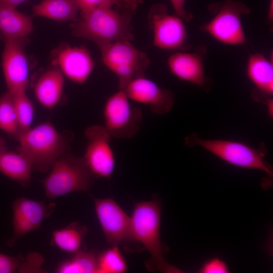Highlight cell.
Here are the masks:
<instances>
[{"label": "cell", "instance_id": "9a60e30c", "mask_svg": "<svg viewBox=\"0 0 273 273\" xmlns=\"http://www.w3.org/2000/svg\"><path fill=\"white\" fill-rule=\"evenodd\" d=\"M52 62L68 78L79 84L86 81L94 68L93 60L87 49L66 44L55 51Z\"/></svg>", "mask_w": 273, "mask_h": 273}, {"label": "cell", "instance_id": "5bb4252c", "mask_svg": "<svg viewBox=\"0 0 273 273\" xmlns=\"http://www.w3.org/2000/svg\"><path fill=\"white\" fill-rule=\"evenodd\" d=\"M123 90L130 100L149 106L156 114L168 113L174 104L172 91L159 86L144 75L131 80Z\"/></svg>", "mask_w": 273, "mask_h": 273}, {"label": "cell", "instance_id": "1f68e13d", "mask_svg": "<svg viewBox=\"0 0 273 273\" xmlns=\"http://www.w3.org/2000/svg\"><path fill=\"white\" fill-rule=\"evenodd\" d=\"M123 7L131 13H134L143 0H121Z\"/></svg>", "mask_w": 273, "mask_h": 273}, {"label": "cell", "instance_id": "4316f807", "mask_svg": "<svg viewBox=\"0 0 273 273\" xmlns=\"http://www.w3.org/2000/svg\"><path fill=\"white\" fill-rule=\"evenodd\" d=\"M81 11V15L102 6L123 7L121 0H75Z\"/></svg>", "mask_w": 273, "mask_h": 273}, {"label": "cell", "instance_id": "4fadbf2b", "mask_svg": "<svg viewBox=\"0 0 273 273\" xmlns=\"http://www.w3.org/2000/svg\"><path fill=\"white\" fill-rule=\"evenodd\" d=\"M97 218L106 240L112 245L130 240V217L111 198L92 197Z\"/></svg>", "mask_w": 273, "mask_h": 273}, {"label": "cell", "instance_id": "cb8c5ba5", "mask_svg": "<svg viewBox=\"0 0 273 273\" xmlns=\"http://www.w3.org/2000/svg\"><path fill=\"white\" fill-rule=\"evenodd\" d=\"M0 129L15 138L19 133L14 96L9 91L0 97Z\"/></svg>", "mask_w": 273, "mask_h": 273}, {"label": "cell", "instance_id": "7a4b0ae2", "mask_svg": "<svg viewBox=\"0 0 273 273\" xmlns=\"http://www.w3.org/2000/svg\"><path fill=\"white\" fill-rule=\"evenodd\" d=\"M131 12L120 13L110 6H102L82 15L72 24V33L89 39L98 47L111 42L133 39L130 21Z\"/></svg>", "mask_w": 273, "mask_h": 273}, {"label": "cell", "instance_id": "836d02e7", "mask_svg": "<svg viewBox=\"0 0 273 273\" xmlns=\"http://www.w3.org/2000/svg\"><path fill=\"white\" fill-rule=\"evenodd\" d=\"M264 103L267 106V113L270 117H272L273 116V100L271 98L267 99Z\"/></svg>", "mask_w": 273, "mask_h": 273}, {"label": "cell", "instance_id": "4dcf8cb0", "mask_svg": "<svg viewBox=\"0 0 273 273\" xmlns=\"http://www.w3.org/2000/svg\"><path fill=\"white\" fill-rule=\"evenodd\" d=\"M175 14L180 17L184 21L188 22L193 17L192 13L188 11L185 8L186 0H169Z\"/></svg>", "mask_w": 273, "mask_h": 273}, {"label": "cell", "instance_id": "6da1fadb", "mask_svg": "<svg viewBox=\"0 0 273 273\" xmlns=\"http://www.w3.org/2000/svg\"><path fill=\"white\" fill-rule=\"evenodd\" d=\"M161 206L159 200L136 203L130 217V240L140 243L151 257L145 264L150 271L180 272L165 259L160 235Z\"/></svg>", "mask_w": 273, "mask_h": 273}, {"label": "cell", "instance_id": "e0dca14e", "mask_svg": "<svg viewBox=\"0 0 273 273\" xmlns=\"http://www.w3.org/2000/svg\"><path fill=\"white\" fill-rule=\"evenodd\" d=\"M271 56L268 58L260 53L251 54L246 66V76L256 90L263 95L264 102L273 94V59Z\"/></svg>", "mask_w": 273, "mask_h": 273}, {"label": "cell", "instance_id": "30bf717a", "mask_svg": "<svg viewBox=\"0 0 273 273\" xmlns=\"http://www.w3.org/2000/svg\"><path fill=\"white\" fill-rule=\"evenodd\" d=\"M87 145L84 161L96 178H109L115 166V159L111 146V136L103 125H93L84 131Z\"/></svg>", "mask_w": 273, "mask_h": 273}, {"label": "cell", "instance_id": "d590c367", "mask_svg": "<svg viewBox=\"0 0 273 273\" xmlns=\"http://www.w3.org/2000/svg\"><path fill=\"white\" fill-rule=\"evenodd\" d=\"M6 149L7 148L5 141L0 139V152Z\"/></svg>", "mask_w": 273, "mask_h": 273}, {"label": "cell", "instance_id": "d4e9b609", "mask_svg": "<svg viewBox=\"0 0 273 273\" xmlns=\"http://www.w3.org/2000/svg\"><path fill=\"white\" fill-rule=\"evenodd\" d=\"M127 269L126 262L118 246L113 245L98 254L97 273H123Z\"/></svg>", "mask_w": 273, "mask_h": 273}, {"label": "cell", "instance_id": "603a6c76", "mask_svg": "<svg viewBox=\"0 0 273 273\" xmlns=\"http://www.w3.org/2000/svg\"><path fill=\"white\" fill-rule=\"evenodd\" d=\"M98 254L94 251L82 250L73 253V256L56 267L59 273H97Z\"/></svg>", "mask_w": 273, "mask_h": 273}, {"label": "cell", "instance_id": "83f0119b", "mask_svg": "<svg viewBox=\"0 0 273 273\" xmlns=\"http://www.w3.org/2000/svg\"><path fill=\"white\" fill-rule=\"evenodd\" d=\"M24 258L22 254L9 256L0 253V273H12L18 270Z\"/></svg>", "mask_w": 273, "mask_h": 273}, {"label": "cell", "instance_id": "44dd1931", "mask_svg": "<svg viewBox=\"0 0 273 273\" xmlns=\"http://www.w3.org/2000/svg\"><path fill=\"white\" fill-rule=\"evenodd\" d=\"M79 10L75 0H42L32 8L33 15L60 22L77 21Z\"/></svg>", "mask_w": 273, "mask_h": 273}, {"label": "cell", "instance_id": "2e32d148", "mask_svg": "<svg viewBox=\"0 0 273 273\" xmlns=\"http://www.w3.org/2000/svg\"><path fill=\"white\" fill-rule=\"evenodd\" d=\"M205 52L204 47H199L192 53L176 51L167 60L170 72L178 79L206 90L210 80L205 75L204 55Z\"/></svg>", "mask_w": 273, "mask_h": 273}, {"label": "cell", "instance_id": "484cf974", "mask_svg": "<svg viewBox=\"0 0 273 273\" xmlns=\"http://www.w3.org/2000/svg\"><path fill=\"white\" fill-rule=\"evenodd\" d=\"M12 93L14 96L19 126V134L31 127L34 117V106L27 96L26 90H21Z\"/></svg>", "mask_w": 273, "mask_h": 273}, {"label": "cell", "instance_id": "52a82bcc", "mask_svg": "<svg viewBox=\"0 0 273 273\" xmlns=\"http://www.w3.org/2000/svg\"><path fill=\"white\" fill-rule=\"evenodd\" d=\"M99 48L103 63L117 76L120 89H123L133 79L144 75L150 63L145 53L138 50L129 40H118Z\"/></svg>", "mask_w": 273, "mask_h": 273}, {"label": "cell", "instance_id": "ba28073f", "mask_svg": "<svg viewBox=\"0 0 273 273\" xmlns=\"http://www.w3.org/2000/svg\"><path fill=\"white\" fill-rule=\"evenodd\" d=\"M104 125L112 138L131 139L141 128L143 120L141 111L131 105L123 89L108 98L103 110Z\"/></svg>", "mask_w": 273, "mask_h": 273}, {"label": "cell", "instance_id": "277c9868", "mask_svg": "<svg viewBox=\"0 0 273 273\" xmlns=\"http://www.w3.org/2000/svg\"><path fill=\"white\" fill-rule=\"evenodd\" d=\"M184 141L189 147H200L233 166L259 170L272 176V168L265 159L267 150L264 145L255 149L237 141L200 138L195 133L186 137Z\"/></svg>", "mask_w": 273, "mask_h": 273}, {"label": "cell", "instance_id": "8992f818", "mask_svg": "<svg viewBox=\"0 0 273 273\" xmlns=\"http://www.w3.org/2000/svg\"><path fill=\"white\" fill-rule=\"evenodd\" d=\"M208 11L214 17L203 25L201 30L218 41L228 45L244 44L246 37L241 20L250 9L237 0H222L210 4Z\"/></svg>", "mask_w": 273, "mask_h": 273}, {"label": "cell", "instance_id": "5b68a950", "mask_svg": "<svg viewBox=\"0 0 273 273\" xmlns=\"http://www.w3.org/2000/svg\"><path fill=\"white\" fill-rule=\"evenodd\" d=\"M42 184L47 198L52 200L76 191H87L96 178L83 157L69 151L59 157Z\"/></svg>", "mask_w": 273, "mask_h": 273}, {"label": "cell", "instance_id": "7c38bea8", "mask_svg": "<svg viewBox=\"0 0 273 273\" xmlns=\"http://www.w3.org/2000/svg\"><path fill=\"white\" fill-rule=\"evenodd\" d=\"M56 207L54 203L46 204L43 201L25 197L15 200L12 205L13 234L7 245L13 246L25 235L39 228L43 219L51 216Z\"/></svg>", "mask_w": 273, "mask_h": 273}, {"label": "cell", "instance_id": "7402d4cb", "mask_svg": "<svg viewBox=\"0 0 273 273\" xmlns=\"http://www.w3.org/2000/svg\"><path fill=\"white\" fill-rule=\"evenodd\" d=\"M87 232L86 226L78 222H73L65 228L55 230L52 243L62 251L73 254L80 250Z\"/></svg>", "mask_w": 273, "mask_h": 273}, {"label": "cell", "instance_id": "8fae6325", "mask_svg": "<svg viewBox=\"0 0 273 273\" xmlns=\"http://www.w3.org/2000/svg\"><path fill=\"white\" fill-rule=\"evenodd\" d=\"M26 38L4 39L2 66L8 91L26 90L29 83V64L25 51Z\"/></svg>", "mask_w": 273, "mask_h": 273}, {"label": "cell", "instance_id": "ffe728a7", "mask_svg": "<svg viewBox=\"0 0 273 273\" xmlns=\"http://www.w3.org/2000/svg\"><path fill=\"white\" fill-rule=\"evenodd\" d=\"M32 164L22 153L8 151L0 152V172L21 185L26 186L30 181Z\"/></svg>", "mask_w": 273, "mask_h": 273}, {"label": "cell", "instance_id": "ac0fdd59", "mask_svg": "<svg viewBox=\"0 0 273 273\" xmlns=\"http://www.w3.org/2000/svg\"><path fill=\"white\" fill-rule=\"evenodd\" d=\"M64 84L63 74L54 66L44 71L34 85L35 97L41 105L47 109L55 107L60 101Z\"/></svg>", "mask_w": 273, "mask_h": 273}, {"label": "cell", "instance_id": "9c48e42d", "mask_svg": "<svg viewBox=\"0 0 273 273\" xmlns=\"http://www.w3.org/2000/svg\"><path fill=\"white\" fill-rule=\"evenodd\" d=\"M148 19L155 47L175 51H185L189 49L185 21L175 14H169L165 5H153L149 10Z\"/></svg>", "mask_w": 273, "mask_h": 273}, {"label": "cell", "instance_id": "f546056e", "mask_svg": "<svg viewBox=\"0 0 273 273\" xmlns=\"http://www.w3.org/2000/svg\"><path fill=\"white\" fill-rule=\"evenodd\" d=\"M43 258L42 256L35 253H30L27 258H24L20 268L18 270L19 272H30L31 271L42 270L40 265L42 263Z\"/></svg>", "mask_w": 273, "mask_h": 273}, {"label": "cell", "instance_id": "d6a6232c", "mask_svg": "<svg viewBox=\"0 0 273 273\" xmlns=\"http://www.w3.org/2000/svg\"><path fill=\"white\" fill-rule=\"evenodd\" d=\"M26 1L27 0H0L3 3L15 8Z\"/></svg>", "mask_w": 273, "mask_h": 273}, {"label": "cell", "instance_id": "e575fe53", "mask_svg": "<svg viewBox=\"0 0 273 273\" xmlns=\"http://www.w3.org/2000/svg\"><path fill=\"white\" fill-rule=\"evenodd\" d=\"M267 20L272 23L273 20V0H269L267 8Z\"/></svg>", "mask_w": 273, "mask_h": 273}, {"label": "cell", "instance_id": "f1b7e54d", "mask_svg": "<svg viewBox=\"0 0 273 273\" xmlns=\"http://www.w3.org/2000/svg\"><path fill=\"white\" fill-rule=\"evenodd\" d=\"M202 273H226L229 269L225 262L218 258H214L205 262L199 269Z\"/></svg>", "mask_w": 273, "mask_h": 273}, {"label": "cell", "instance_id": "d6986e66", "mask_svg": "<svg viewBox=\"0 0 273 273\" xmlns=\"http://www.w3.org/2000/svg\"><path fill=\"white\" fill-rule=\"evenodd\" d=\"M33 29L31 16L0 1V35L3 40L26 38Z\"/></svg>", "mask_w": 273, "mask_h": 273}, {"label": "cell", "instance_id": "3957f363", "mask_svg": "<svg viewBox=\"0 0 273 273\" xmlns=\"http://www.w3.org/2000/svg\"><path fill=\"white\" fill-rule=\"evenodd\" d=\"M71 137L58 132L52 123L45 122L17 135V151L29 158L33 169L46 172L59 157L69 151Z\"/></svg>", "mask_w": 273, "mask_h": 273}]
</instances>
